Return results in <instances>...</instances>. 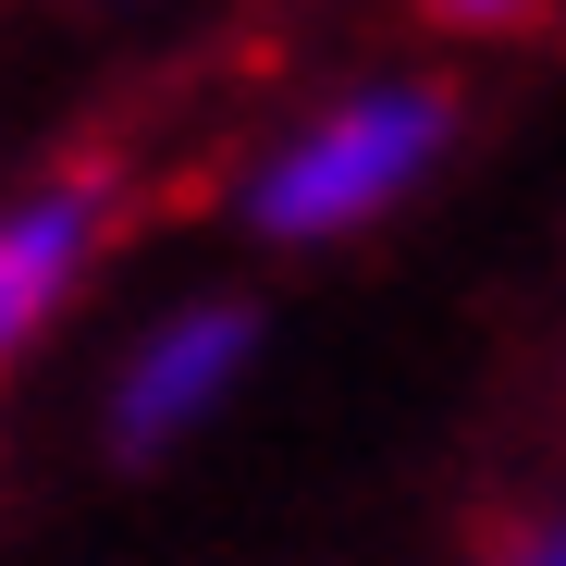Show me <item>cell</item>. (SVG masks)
I'll list each match as a JSON object with an SVG mask.
<instances>
[{
  "label": "cell",
  "instance_id": "cell-1",
  "mask_svg": "<svg viewBox=\"0 0 566 566\" xmlns=\"http://www.w3.org/2000/svg\"><path fill=\"white\" fill-rule=\"evenodd\" d=\"M431 136H443V112L419 99V86L357 99V112H333L308 148H283V160L259 172V222H271V234H333V222H357V210H382L395 185L431 160Z\"/></svg>",
  "mask_w": 566,
  "mask_h": 566
},
{
  "label": "cell",
  "instance_id": "cell-2",
  "mask_svg": "<svg viewBox=\"0 0 566 566\" xmlns=\"http://www.w3.org/2000/svg\"><path fill=\"white\" fill-rule=\"evenodd\" d=\"M234 357H247V321H234V308H210V321L160 333V345L136 357V382H124V431H136V443H160L172 419H198V407L234 382Z\"/></svg>",
  "mask_w": 566,
  "mask_h": 566
},
{
  "label": "cell",
  "instance_id": "cell-3",
  "mask_svg": "<svg viewBox=\"0 0 566 566\" xmlns=\"http://www.w3.org/2000/svg\"><path fill=\"white\" fill-rule=\"evenodd\" d=\"M74 247H86V198H38V210L0 222V345H25V321L62 296Z\"/></svg>",
  "mask_w": 566,
  "mask_h": 566
},
{
  "label": "cell",
  "instance_id": "cell-4",
  "mask_svg": "<svg viewBox=\"0 0 566 566\" xmlns=\"http://www.w3.org/2000/svg\"><path fill=\"white\" fill-rule=\"evenodd\" d=\"M431 13H443V25H517L530 0H431Z\"/></svg>",
  "mask_w": 566,
  "mask_h": 566
},
{
  "label": "cell",
  "instance_id": "cell-5",
  "mask_svg": "<svg viewBox=\"0 0 566 566\" xmlns=\"http://www.w3.org/2000/svg\"><path fill=\"white\" fill-rule=\"evenodd\" d=\"M530 566H566V530H554V542H542V554H530Z\"/></svg>",
  "mask_w": 566,
  "mask_h": 566
}]
</instances>
